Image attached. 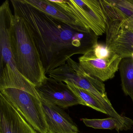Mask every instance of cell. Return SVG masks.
Wrapping results in <instances>:
<instances>
[{
    "label": "cell",
    "mask_w": 133,
    "mask_h": 133,
    "mask_svg": "<svg viewBox=\"0 0 133 133\" xmlns=\"http://www.w3.org/2000/svg\"><path fill=\"white\" fill-rule=\"evenodd\" d=\"M14 14L28 24L46 74L63 66L82 50V33L30 6L25 0H11Z\"/></svg>",
    "instance_id": "1"
},
{
    "label": "cell",
    "mask_w": 133,
    "mask_h": 133,
    "mask_svg": "<svg viewBox=\"0 0 133 133\" xmlns=\"http://www.w3.org/2000/svg\"><path fill=\"white\" fill-rule=\"evenodd\" d=\"M11 37L18 70L36 88L39 87L47 78L45 70L31 28L24 18L14 14Z\"/></svg>",
    "instance_id": "2"
},
{
    "label": "cell",
    "mask_w": 133,
    "mask_h": 133,
    "mask_svg": "<svg viewBox=\"0 0 133 133\" xmlns=\"http://www.w3.org/2000/svg\"><path fill=\"white\" fill-rule=\"evenodd\" d=\"M14 15L9 1H6L0 7V89H19L40 98L35 86L19 72L16 66L11 37Z\"/></svg>",
    "instance_id": "3"
},
{
    "label": "cell",
    "mask_w": 133,
    "mask_h": 133,
    "mask_svg": "<svg viewBox=\"0 0 133 133\" xmlns=\"http://www.w3.org/2000/svg\"><path fill=\"white\" fill-rule=\"evenodd\" d=\"M49 77L58 81H67L92 93L98 100L110 117L117 119L120 123L124 120L116 111L107 97L105 84L103 82L88 74L79 63L69 58L66 63L48 74Z\"/></svg>",
    "instance_id": "4"
},
{
    "label": "cell",
    "mask_w": 133,
    "mask_h": 133,
    "mask_svg": "<svg viewBox=\"0 0 133 133\" xmlns=\"http://www.w3.org/2000/svg\"><path fill=\"white\" fill-rule=\"evenodd\" d=\"M55 4L89 33L97 36L105 33L107 18L101 0H59Z\"/></svg>",
    "instance_id": "5"
},
{
    "label": "cell",
    "mask_w": 133,
    "mask_h": 133,
    "mask_svg": "<svg viewBox=\"0 0 133 133\" xmlns=\"http://www.w3.org/2000/svg\"><path fill=\"white\" fill-rule=\"evenodd\" d=\"M101 1L107 18L106 45L122 59L131 57L133 53V31L108 0Z\"/></svg>",
    "instance_id": "6"
},
{
    "label": "cell",
    "mask_w": 133,
    "mask_h": 133,
    "mask_svg": "<svg viewBox=\"0 0 133 133\" xmlns=\"http://www.w3.org/2000/svg\"><path fill=\"white\" fill-rule=\"evenodd\" d=\"M1 93L39 133H47L40 98L22 89L6 88Z\"/></svg>",
    "instance_id": "7"
},
{
    "label": "cell",
    "mask_w": 133,
    "mask_h": 133,
    "mask_svg": "<svg viewBox=\"0 0 133 133\" xmlns=\"http://www.w3.org/2000/svg\"><path fill=\"white\" fill-rule=\"evenodd\" d=\"M36 88L40 98L62 109L77 105L86 106L66 84L51 78L47 77Z\"/></svg>",
    "instance_id": "8"
},
{
    "label": "cell",
    "mask_w": 133,
    "mask_h": 133,
    "mask_svg": "<svg viewBox=\"0 0 133 133\" xmlns=\"http://www.w3.org/2000/svg\"><path fill=\"white\" fill-rule=\"evenodd\" d=\"M122 59L115 53L107 59L98 58L91 47L78 58V61L81 66L87 73L103 82L115 77Z\"/></svg>",
    "instance_id": "9"
},
{
    "label": "cell",
    "mask_w": 133,
    "mask_h": 133,
    "mask_svg": "<svg viewBox=\"0 0 133 133\" xmlns=\"http://www.w3.org/2000/svg\"><path fill=\"white\" fill-rule=\"evenodd\" d=\"M0 133H39L0 93Z\"/></svg>",
    "instance_id": "10"
},
{
    "label": "cell",
    "mask_w": 133,
    "mask_h": 133,
    "mask_svg": "<svg viewBox=\"0 0 133 133\" xmlns=\"http://www.w3.org/2000/svg\"><path fill=\"white\" fill-rule=\"evenodd\" d=\"M40 99L47 133H79L77 125L62 108Z\"/></svg>",
    "instance_id": "11"
},
{
    "label": "cell",
    "mask_w": 133,
    "mask_h": 133,
    "mask_svg": "<svg viewBox=\"0 0 133 133\" xmlns=\"http://www.w3.org/2000/svg\"><path fill=\"white\" fill-rule=\"evenodd\" d=\"M30 6L45 13L57 21L82 33H89L67 13L57 6L51 0H25Z\"/></svg>",
    "instance_id": "12"
},
{
    "label": "cell",
    "mask_w": 133,
    "mask_h": 133,
    "mask_svg": "<svg viewBox=\"0 0 133 133\" xmlns=\"http://www.w3.org/2000/svg\"><path fill=\"white\" fill-rule=\"evenodd\" d=\"M122 90L125 95L130 96L133 103V60L123 58L119 66Z\"/></svg>",
    "instance_id": "13"
},
{
    "label": "cell",
    "mask_w": 133,
    "mask_h": 133,
    "mask_svg": "<svg viewBox=\"0 0 133 133\" xmlns=\"http://www.w3.org/2000/svg\"><path fill=\"white\" fill-rule=\"evenodd\" d=\"M120 16L133 31V1L130 0H108Z\"/></svg>",
    "instance_id": "14"
},
{
    "label": "cell",
    "mask_w": 133,
    "mask_h": 133,
    "mask_svg": "<svg viewBox=\"0 0 133 133\" xmlns=\"http://www.w3.org/2000/svg\"><path fill=\"white\" fill-rule=\"evenodd\" d=\"M64 82L66 84L70 89L84 102L86 106L91 107L98 112L107 114V113L98 100L92 93L68 82L65 81Z\"/></svg>",
    "instance_id": "15"
},
{
    "label": "cell",
    "mask_w": 133,
    "mask_h": 133,
    "mask_svg": "<svg viewBox=\"0 0 133 133\" xmlns=\"http://www.w3.org/2000/svg\"><path fill=\"white\" fill-rule=\"evenodd\" d=\"M82 120L87 127L95 129H115L118 132L120 131L124 130L122 124L117 119L113 117L103 119H89L82 118Z\"/></svg>",
    "instance_id": "16"
},
{
    "label": "cell",
    "mask_w": 133,
    "mask_h": 133,
    "mask_svg": "<svg viewBox=\"0 0 133 133\" xmlns=\"http://www.w3.org/2000/svg\"><path fill=\"white\" fill-rule=\"evenodd\" d=\"M91 47L92 48L95 56L100 59L109 58L114 53L110 50L106 45L99 44L97 42L96 40L93 42Z\"/></svg>",
    "instance_id": "17"
},
{
    "label": "cell",
    "mask_w": 133,
    "mask_h": 133,
    "mask_svg": "<svg viewBox=\"0 0 133 133\" xmlns=\"http://www.w3.org/2000/svg\"><path fill=\"white\" fill-rule=\"evenodd\" d=\"M131 58H132V59L133 60V53H132V55H131Z\"/></svg>",
    "instance_id": "18"
}]
</instances>
